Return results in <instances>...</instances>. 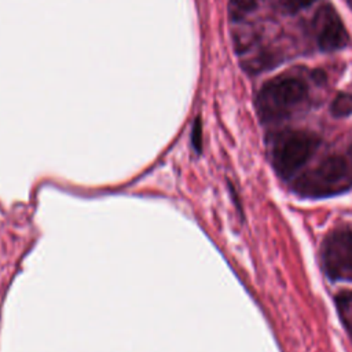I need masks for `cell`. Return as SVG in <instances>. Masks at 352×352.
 I'll return each mask as SVG.
<instances>
[{
    "label": "cell",
    "mask_w": 352,
    "mask_h": 352,
    "mask_svg": "<svg viewBox=\"0 0 352 352\" xmlns=\"http://www.w3.org/2000/svg\"><path fill=\"white\" fill-rule=\"evenodd\" d=\"M352 187V157L334 154L296 180V191L320 198L344 192Z\"/></svg>",
    "instance_id": "obj_1"
},
{
    "label": "cell",
    "mask_w": 352,
    "mask_h": 352,
    "mask_svg": "<svg viewBox=\"0 0 352 352\" xmlns=\"http://www.w3.org/2000/svg\"><path fill=\"white\" fill-rule=\"evenodd\" d=\"M307 96L305 84L293 77H278L263 85L256 106L263 121H276L287 117Z\"/></svg>",
    "instance_id": "obj_2"
},
{
    "label": "cell",
    "mask_w": 352,
    "mask_h": 352,
    "mask_svg": "<svg viewBox=\"0 0 352 352\" xmlns=\"http://www.w3.org/2000/svg\"><path fill=\"white\" fill-rule=\"evenodd\" d=\"M319 146V138L305 131H286L275 136L272 162L282 177H290L301 168Z\"/></svg>",
    "instance_id": "obj_3"
},
{
    "label": "cell",
    "mask_w": 352,
    "mask_h": 352,
    "mask_svg": "<svg viewBox=\"0 0 352 352\" xmlns=\"http://www.w3.org/2000/svg\"><path fill=\"white\" fill-rule=\"evenodd\" d=\"M322 263L331 279L352 282L351 228H338L326 236L322 246Z\"/></svg>",
    "instance_id": "obj_4"
},
{
    "label": "cell",
    "mask_w": 352,
    "mask_h": 352,
    "mask_svg": "<svg viewBox=\"0 0 352 352\" xmlns=\"http://www.w3.org/2000/svg\"><path fill=\"white\" fill-rule=\"evenodd\" d=\"M319 48L324 52H331L344 48L348 44V32L338 18L334 8L324 6L315 16Z\"/></svg>",
    "instance_id": "obj_5"
},
{
    "label": "cell",
    "mask_w": 352,
    "mask_h": 352,
    "mask_svg": "<svg viewBox=\"0 0 352 352\" xmlns=\"http://www.w3.org/2000/svg\"><path fill=\"white\" fill-rule=\"evenodd\" d=\"M330 111L334 117H348L352 114V94H338L331 103Z\"/></svg>",
    "instance_id": "obj_6"
},
{
    "label": "cell",
    "mask_w": 352,
    "mask_h": 352,
    "mask_svg": "<svg viewBox=\"0 0 352 352\" xmlns=\"http://www.w3.org/2000/svg\"><path fill=\"white\" fill-rule=\"evenodd\" d=\"M256 6L257 0H230V16L234 21H239L245 18L248 14H250L256 8Z\"/></svg>",
    "instance_id": "obj_7"
},
{
    "label": "cell",
    "mask_w": 352,
    "mask_h": 352,
    "mask_svg": "<svg viewBox=\"0 0 352 352\" xmlns=\"http://www.w3.org/2000/svg\"><path fill=\"white\" fill-rule=\"evenodd\" d=\"M282 1L289 11H298L300 8H304L312 4L315 0H282Z\"/></svg>",
    "instance_id": "obj_8"
},
{
    "label": "cell",
    "mask_w": 352,
    "mask_h": 352,
    "mask_svg": "<svg viewBox=\"0 0 352 352\" xmlns=\"http://www.w3.org/2000/svg\"><path fill=\"white\" fill-rule=\"evenodd\" d=\"M192 143H194V147L195 150H201V122L199 120L195 121V125H194V129H192Z\"/></svg>",
    "instance_id": "obj_9"
}]
</instances>
